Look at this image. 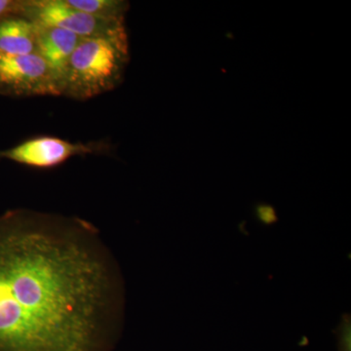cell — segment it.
Returning <instances> with one entry per match:
<instances>
[{"mask_svg": "<svg viewBox=\"0 0 351 351\" xmlns=\"http://www.w3.org/2000/svg\"><path fill=\"white\" fill-rule=\"evenodd\" d=\"M339 351H351V318L348 313L343 314L336 330Z\"/></svg>", "mask_w": 351, "mask_h": 351, "instance_id": "cell-9", "label": "cell"}, {"mask_svg": "<svg viewBox=\"0 0 351 351\" xmlns=\"http://www.w3.org/2000/svg\"><path fill=\"white\" fill-rule=\"evenodd\" d=\"M129 61L128 36L83 38L69 58L62 96L88 100L121 82Z\"/></svg>", "mask_w": 351, "mask_h": 351, "instance_id": "cell-2", "label": "cell"}, {"mask_svg": "<svg viewBox=\"0 0 351 351\" xmlns=\"http://www.w3.org/2000/svg\"><path fill=\"white\" fill-rule=\"evenodd\" d=\"M22 8V0H0V21L20 16Z\"/></svg>", "mask_w": 351, "mask_h": 351, "instance_id": "cell-10", "label": "cell"}, {"mask_svg": "<svg viewBox=\"0 0 351 351\" xmlns=\"http://www.w3.org/2000/svg\"><path fill=\"white\" fill-rule=\"evenodd\" d=\"M76 10L108 20H124L129 3L123 0H66Z\"/></svg>", "mask_w": 351, "mask_h": 351, "instance_id": "cell-8", "label": "cell"}, {"mask_svg": "<svg viewBox=\"0 0 351 351\" xmlns=\"http://www.w3.org/2000/svg\"><path fill=\"white\" fill-rule=\"evenodd\" d=\"M0 95L11 97L62 96L59 78L36 53H0Z\"/></svg>", "mask_w": 351, "mask_h": 351, "instance_id": "cell-4", "label": "cell"}, {"mask_svg": "<svg viewBox=\"0 0 351 351\" xmlns=\"http://www.w3.org/2000/svg\"><path fill=\"white\" fill-rule=\"evenodd\" d=\"M124 311L119 263L94 226L0 215V351H112Z\"/></svg>", "mask_w": 351, "mask_h": 351, "instance_id": "cell-1", "label": "cell"}, {"mask_svg": "<svg viewBox=\"0 0 351 351\" xmlns=\"http://www.w3.org/2000/svg\"><path fill=\"white\" fill-rule=\"evenodd\" d=\"M36 54L43 58L59 78L62 80L69 58L83 38L59 27L36 24Z\"/></svg>", "mask_w": 351, "mask_h": 351, "instance_id": "cell-6", "label": "cell"}, {"mask_svg": "<svg viewBox=\"0 0 351 351\" xmlns=\"http://www.w3.org/2000/svg\"><path fill=\"white\" fill-rule=\"evenodd\" d=\"M257 217L261 223L272 225L277 221L276 210L269 205H261L257 208Z\"/></svg>", "mask_w": 351, "mask_h": 351, "instance_id": "cell-11", "label": "cell"}, {"mask_svg": "<svg viewBox=\"0 0 351 351\" xmlns=\"http://www.w3.org/2000/svg\"><path fill=\"white\" fill-rule=\"evenodd\" d=\"M20 16L34 24L59 27L82 38L126 36L124 20L95 17L76 10L66 0H22Z\"/></svg>", "mask_w": 351, "mask_h": 351, "instance_id": "cell-3", "label": "cell"}, {"mask_svg": "<svg viewBox=\"0 0 351 351\" xmlns=\"http://www.w3.org/2000/svg\"><path fill=\"white\" fill-rule=\"evenodd\" d=\"M101 151V144L71 143L52 136H40L0 152V160L7 159L29 167L48 169L66 162L71 157Z\"/></svg>", "mask_w": 351, "mask_h": 351, "instance_id": "cell-5", "label": "cell"}, {"mask_svg": "<svg viewBox=\"0 0 351 351\" xmlns=\"http://www.w3.org/2000/svg\"><path fill=\"white\" fill-rule=\"evenodd\" d=\"M36 25L22 17L11 16L0 21V53L29 55L36 53Z\"/></svg>", "mask_w": 351, "mask_h": 351, "instance_id": "cell-7", "label": "cell"}]
</instances>
